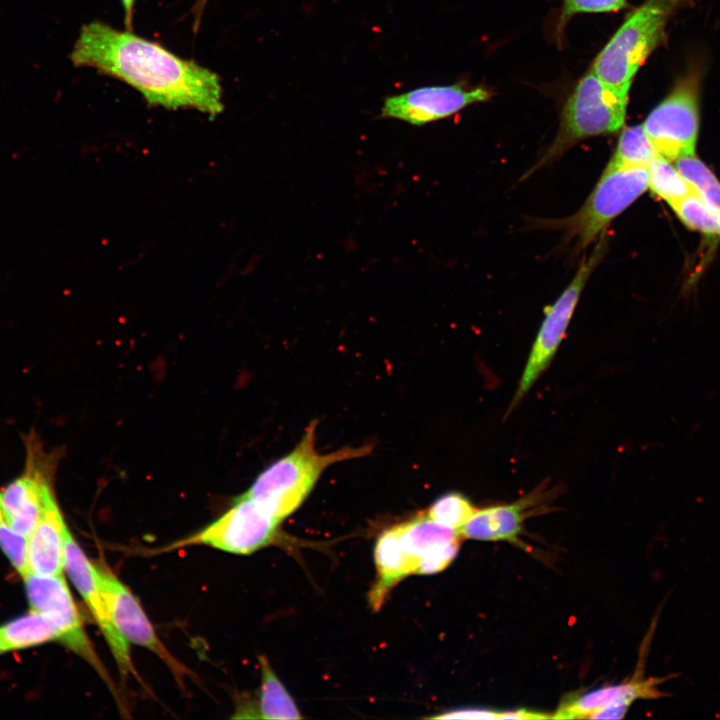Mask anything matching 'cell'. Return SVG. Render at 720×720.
Here are the masks:
<instances>
[{
    "label": "cell",
    "instance_id": "10",
    "mask_svg": "<svg viewBox=\"0 0 720 720\" xmlns=\"http://www.w3.org/2000/svg\"><path fill=\"white\" fill-rule=\"evenodd\" d=\"M22 578L31 610L46 617L59 631V642L86 660L109 684L111 680L85 633L63 574L27 572Z\"/></svg>",
    "mask_w": 720,
    "mask_h": 720
},
{
    "label": "cell",
    "instance_id": "17",
    "mask_svg": "<svg viewBox=\"0 0 720 720\" xmlns=\"http://www.w3.org/2000/svg\"><path fill=\"white\" fill-rule=\"evenodd\" d=\"M67 529L53 491L45 501L36 526L27 537L28 572L38 575L63 574Z\"/></svg>",
    "mask_w": 720,
    "mask_h": 720
},
{
    "label": "cell",
    "instance_id": "7",
    "mask_svg": "<svg viewBox=\"0 0 720 720\" xmlns=\"http://www.w3.org/2000/svg\"><path fill=\"white\" fill-rule=\"evenodd\" d=\"M281 523L258 502L239 496L219 518L198 532L171 544L167 550L205 545L221 551L248 555L270 544Z\"/></svg>",
    "mask_w": 720,
    "mask_h": 720
},
{
    "label": "cell",
    "instance_id": "29",
    "mask_svg": "<svg viewBox=\"0 0 720 720\" xmlns=\"http://www.w3.org/2000/svg\"><path fill=\"white\" fill-rule=\"evenodd\" d=\"M552 718V715L545 714L538 711H532L529 709H515L501 711L500 719H513V720H536V719H548Z\"/></svg>",
    "mask_w": 720,
    "mask_h": 720
},
{
    "label": "cell",
    "instance_id": "15",
    "mask_svg": "<svg viewBox=\"0 0 720 720\" xmlns=\"http://www.w3.org/2000/svg\"><path fill=\"white\" fill-rule=\"evenodd\" d=\"M397 527L401 546L415 565V574L438 573L458 554L460 531L436 522L427 514L399 523Z\"/></svg>",
    "mask_w": 720,
    "mask_h": 720
},
{
    "label": "cell",
    "instance_id": "31",
    "mask_svg": "<svg viewBox=\"0 0 720 720\" xmlns=\"http://www.w3.org/2000/svg\"><path fill=\"white\" fill-rule=\"evenodd\" d=\"M121 3L124 10L126 26L131 29L135 0H121Z\"/></svg>",
    "mask_w": 720,
    "mask_h": 720
},
{
    "label": "cell",
    "instance_id": "8",
    "mask_svg": "<svg viewBox=\"0 0 720 720\" xmlns=\"http://www.w3.org/2000/svg\"><path fill=\"white\" fill-rule=\"evenodd\" d=\"M24 445L23 471L0 491V498L13 529L27 538L54 491L56 456L44 449L35 431L24 436Z\"/></svg>",
    "mask_w": 720,
    "mask_h": 720
},
{
    "label": "cell",
    "instance_id": "30",
    "mask_svg": "<svg viewBox=\"0 0 720 720\" xmlns=\"http://www.w3.org/2000/svg\"><path fill=\"white\" fill-rule=\"evenodd\" d=\"M629 707L625 705H611L604 707L593 713L589 719H621L623 718Z\"/></svg>",
    "mask_w": 720,
    "mask_h": 720
},
{
    "label": "cell",
    "instance_id": "16",
    "mask_svg": "<svg viewBox=\"0 0 720 720\" xmlns=\"http://www.w3.org/2000/svg\"><path fill=\"white\" fill-rule=\"evenodd\" d=\"M551 492L552 489L548 490L547 484L543 482L512 503L477 509L460 529V534L467 539L519 544L525 520L545 509Z\"/></svg>",
    "mask_w": 720,
    "mask_h": 720
},
{
    "label": "cell",
    "instance_id": "6",
    "mask_svg": "<svg viewBox=\"0 0 720 720\" xmlns=\"http://www.w3.org/2000/svg\"><path fill=\"white\" fill-rule=\"evenodd\" d=\"M603 249V241H601L591 255L582 261L571 283L557 300L545 308L544 319L505 416H508L520 404L552 362L565 336L583 288L599 262Z\"/></svg>",
    "mask_w": 720,
    "mask_h": 720
},
{
    "label": "cell",
    "instance_id": "19",
    "mask_svg": "<svg viewBox=\"0 0 720 720\" xmlns=\"http://www.w3.org/2000/svg\"><path fill=\"white\" fill-rule=\"evenodd\" d=\"M261 682L256 704H238L233 718L301 719L300 711L267 658L259 656Z\"/></svg>",
    "mask_w": 720,
    "mask_h": 720
},
{
    "label": "cell",
    "instance_id": "21",
    "mask_svg": "<svg viewBox=\"0 0 720 720\" xmlns=\"http://www.w3.org/2000/svg\"><path fill=\"white\" fill-rule=\"evenodd\" d=\"M642 125L628 127L620 135L607 169L645 167L657 156Z\"/></svg>",
    "mask_w": 720,
    "mask_h": 720
},
{
    "label": "cell",
    "instance_id": "23",
    "mask_svg": "<svg viewBox=\"0 0 720 720\" xmlns=\"http://www.w3.org/2000/svg\"><path fill=\"white\" fill-rule=\"evenodd\" d=\"M670 206L689 229L720 237V210L707 204L694 190Z\"/></svg>",
    "mask_w": 720,
    "mask_h": 720
},
{
    "label": "cell",
    "instance_id": "20",
    "mask_svg": "<svg viewBox=\"0 0 720 720\" xmlns=\"http://www.w3.org/2000/svg\"><path fill=\"white\" fill-rule=\"evenodd\" d=\"M59 640L57 628L34 610L0 626V647L3 653Z\"/></svg>",
    "mask_w": 720,
    "mask_h": 720
},
{
    "label": "cell",
    "instance_id": "25",
    "mask_svg": "<svg viewBox=\"0 0 720 720\" xmlns=\"http://www.w3.org/2000/svg\"><path fill=\"white\" fill-rule=\"evenodd\" d=\"M477 508L463 494L449 492L437 498L427 511L436 522L460 531Z\"/></svg>",
    "mask_w": 720,
    "mask_h": 720
},
{
    "label": "cell",
    "instance_id": "2",
    "mask_svg": "<svg viewBox=\"0 0 720 720\" xmlns=\"http://www.w3.org/2000/svg\"><path fill=\"white\" fill-rule=\"evenodd\" d=\"M316 427L317 422L312 421L295 448L264 469L242 496L258 502L282 521L298 509L327 467L371 451L366 445L321 454L315 446Z\"/></svg>",
    "mask_w": 720,
    "mask_h": 720
},
{
    "label": "cell",
    "instance_id": "22",
    "mask_svg": "<svg viewBox=\"0 0 720 720\" xmlns=\"http://www.w3.org/2000/svg\"><path fill=\"white\" fill-rule=\"evenodd\" d=\"M648 188L669 205L690 194L693 189L671 162L657 155L648 165Z\"/></svg>",
    "mask_w": 720,
    "mask_h": 720
},
{
    "label": "cell",
    "instance_id": "26",
    "mask_svg": "<svg viewBox=\"0 0 720 720\" xmlns=\"http://www.w3.org/2000/svg\"><path fill=\"white\" fill-rule=\"evenodd\" d=\"M0 549L11 565L24 576L28 572L27 538L17 533L3 508L0 498Z\"/></svg>",
    "mask_w": 720,
    "mask_h": 720
},
{
    "label": "cell",
    "instance_id": "3",
    "mask_svg": "<svg viewBox=\"0 0 720 720\" xmlns=\"http://www.w3.org/2000/svg\"><path fill=\"white\" fill-rule=\"evenodd\" d=\"M690 0H645L633 10L594 59L591 70L604 82L629 91L650 54L664 43L672 16Z\"/></svg>",
    "mask_w": 720,
    "mask_h": 720
},
{
    "label": "cell",
    "instance_id": "13",
    "mask_svg": "<svg viewBox=\"0 0 720 720\" xmlns=\"http://www.w3.org/2000/svg\"><path fill=\"white\" fill-rule=\"evenodd\" d=\"M652 630L643 641L640 662L630 679L619 684L568 695L561 700L552 718L589 719L593 713L607 706L625 705L630 707L637 700H652L671 696V694L661 691L658 687L667 680L678 677L679 673H672L665 677L647 678L644 676V660L647 655L646 651L649 648L648 644L651 640Z\"/></svg>",
    "mask_w": 720,
    "mask_h": 720
},
{
    "label": "cell",
    "instance_id": "1",
    "mask_svg": "<svg viewBox=\"0 0 720 720\" xmlns=\"http://www.w3.org/2000/svg\"><path fill=\"white\" fill-rule=\"evenodd\" d=\"M71 60L124 81L150 105L195 108L211 116L223 110L217 74L131 31L91 22L82 27Z\"/></svg>",
    "mask_w": 720,
    "mask_h": 720
},
{
    "label": "cell",
    "instance_id": "27",
    "mask_svg": "<svg viewBox=\"0 0 720 720\" xmlns=\"http://www.w3.org/2000/svg\"><path fill=\"white\" fill-rule=\"evenodd\" d=\"M626 6V0H562L556 29L558 38H561L566 24L575 14L617 12Z\"/></svg>",
    "mask_w": 720,
    "mask_h": 720
},
{
    "label": "cell",
    "instance_id": "24",
    "mask_svg": "<svg viewBox=\"0 0 720 720\" xmlns=\"http://www.w3.org/2000/svg\"><path fill=\"white\" fill-rule=\"evenodd\" d=\"M676 168L707 204L720 210V182L704 163L688 156L677 159Z\"/></svg>",
    "mask_w": 720,
    "mask_h": 720
},
{
    "label": "cell",
    "instance_id": "32",
    "mask_svg": "<svg viewBox=\"0 0 720 720\" xmlns=\"http://www.w3.org/2000/svg\"><path fill=\"white\" fill-rule=\"evenodd\" d=\"M2 653H3V651H2V649H1V647H0V654H2Z\"/></svg>",
    "mask_w": 720,
    "mask_h": 720
},
{
    "label": "cell",
    "instance_id": "28",
    "mask_svg": "<svg viewBox=\"0 0 720 720\" xmlns=\"http://www.w3.org/2000/svg\"><path fill=\"white\" fill-rule=\"evenodd\" d=\"M501 711L483 708H463L448 711L432 718L437 719H500Z\"/></svg>",
    "mask_w": 720,
    "mask_h": 720
},
{
    "label": "cell",
    "instance_id": "18",
    "mask_svg": "<svg viewBox=\"0 0 720 720\" xmlns=\"http://www.w3.org/2000/svg\"><path fill=\"white\" fill-rule=\"evenodd\" d=\"M374 556L376 581L369 593V603L374 610H378L396 584L408 575L415 574V565L401 546L397 525L379 535Z\"/></svg>",
    "mask_w": 720,
    "mask_h": 720
},
{
    "label": "cell",
    "instance_id": "33",
    "mask_svg": "<svg viewBox=\"0 0 720 720\" xmlns=\"http://www.w3.org/2000/svg\"><path fill=\"white\" fill-rule=\"evenodd\" d=\"M201 2L205 3V2H206V0H201Z\"/></svg>",
    "mask_w": 720,
    "mask_h": 720
},
{
    "label": "cell",
    "instance_id": "9",
    "mask_svg": "<svg viewBox=\"0 0 720 720\" xmlns=\"http://www.w3.org/2000/svg\"><path fill=\"white\" fill-rule=\"evenodd\" d=\"M648 188L645 167L605 169L583 207L568 222L579 248L590 244L606 226Z\"/></svg>",
    "mask_w": 720,
    "mask_h": 720
},
{
    "label": "cell",
    "instance_id": "4",
    "mask_svg": "<svg viewBox=\"0 0 720 720\" xmlns=\"http://www.w3.org/2000/svg\"><path fill=\"white\" fill-rule=\"evenodd\" d=\"M628 95L629 91L604 82L590 69L578 81L564 106L550 154L562 152L580 140L622 128Z\"/></svg>",
    "mask_w": 720,
    "mask_h": 720
},
{
    "label": "cell",
    "instance_id": "11",
    "mask_svg": "<svg viewBox=\"0 0 720 720\" xmlns=\"http://www.w3.org/2000/svg\"><path fill=\"white\" fill-rule=\"evenodd\" d=\"M97 584L111 620L129 644L144 647L163 660L181 680L185 667L169 652L131 590L104 563H94Z\"/></svg>",
    "mask_w": 720,
    "mask_h": 720
},
{
    "label": "cell",
    "instance_id": "14",
    "mask_svg": "<svg viewBox=\"0 0 720 720\" xmlns=\"http://www.w3.org/2000/svg\"><path fill=\"white\" fill-rule=\"evenodd\" d=\"M64 571L80 593L100 628L123 677L136 675L130 644L114 626L97 584L94 562L88 559L69 528L65 535Z\"/></svg>",
    "mask_w": 720,
    "mask_h": 720
},
{
    "label": "cell",
    "instance_id": "12",
    "mask_svg": "<svg viewBox=\"0 0 720 720\" xmlns=\"http://www.w3.org/2000/svg\"><path fill=\"white\" fill-rule=\"evenodd\" d=\"M490 97L491 92L481 86H424L387 97L380 113L384 118L422 126L454 115L469 105L487 101Z\"/></svg>",
    "mask_w": 720,
    "mask_h": 720
},
{
    "label": "cell",
    "instance_id": "5",
    "mask_svg": "<svg viewBox=\"0 0 720 720\" xmlns=\"http://www.w3.org/2000/svg\"><path fill=\"white\" fill-rule=\"evenodd\" d=\"M700 82L697 68L686 72L642 124L657 154L670 162L695 154Z\"/></svg>",
    "mask_w": 720,
    "mask_h": 720
}]
</instances>
